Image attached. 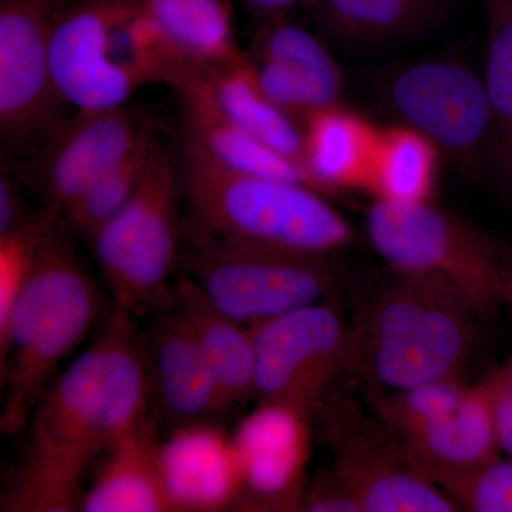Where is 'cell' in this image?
<instances>
[{"mask_svg":"<svg viewBox=\"0 0 512 512\" xmlns=\"http://www.w3.org/2000/svg\"><path fill=\"white\" fill-rule=\"evenodd\" d=\"M309 417L261 400L232 434L241 471L237 507L252 511H302L311 450Z\"/></svg>","mask_w":512,"mask_h":512,"instance_id":"4fadbf2b","label":"cell"},{"mask_svg":"<svg viewBox=\"0 0 512 512\" xmlns=\"http://www.w3.org/2000/svg\"><path fill=\"white\" fill-rule=\"evenodd\" d=\"M170 303L194 333L227 413L254 399L255 353L249 326L220 311L187 275L174 282Z\"/></svg>","mask_w":512,"mask_h":512,"instance_id":"d6986e66","label":"cell"},{"mask_svg":"<svg viewBox=\"0 0 512 512\" xmlns=\"http://www.w3.org/2000/svg\"><path fill=\"white\" fill-rule=\"evenodd\" d=\"M390 106L461 165L495 167L493 111L484 79L464 64L427 60L394 74Z\"/></svg>","mask_w":512,"mask_h":512,"instance_id":"8fae6325","label":"cell"},{"mask_svg":"<svg viewBox=\"0 0 512 512\" xmlns=\"http://www.w3.org/2000/svg\"><path fill=\"white\" fill-rule=\"evenodd\" d=\"M265 93L303 120L315 111L338 104L342 74L322 42L301 26L268 22L248 56Z\"/></svg>","mask_w":512,"mask_h":512,"instance_id":"2e32d148","label":"cell"},{"mask_svg":"<svg viewBox=\"0 0 512 512\" xmlns=\"http://www.w3.org/2000/svg\"><path fill=\"white\" fill-rule=\"evenodd\" d=\"M427 476L470 470L503 457L495 430L493 394L483 382L471 386L450 412L400 437Z\"/></svg>","mask_w":512,"mask_h":512,"instance_id":"44dd1931","label":"cell"},{"mask_svg":"<svg viewBox=\"0 0 512 512\" xmlns=\"http://www.w3.org/2000/svg\"><path fill=\"white\" fill-rule=\"evenodd\" d=\"M184 271L220 311L251 326L336 302L345 285L329 254L228 241L191 232Z\"/></svg>","mask_w":512,"mask_h":512,"instance_id":"8992f818","label":"cell"},{"mask_svg":"<svg viewBox=\"0 0 512 512\" xmlns=\"http://www.w3.org/2000/svg\"><path fill=\"white\" fill-rule=\"evenodd\" d=\"M488 387H490V384H488ZM490 390L491 394H493L495 430H497L498 444H500L503 456L512 457V393L497 392V390H493L491 387Z\"/></svg>","mask_w":512,"mask_h":512,"instance_id":"d6a6232c","label":"cell"},{"mask_svg":"<svg viewBox=\"0 0 512 512\" xmlns=\"http://www.w3.org/2000/svg\"><path fill=\"white\" fill-rule=\"evenodd\" d=\"M181 190L195 234L329 255L352 237L345 218L308 185L228 170L188 148Z\"/></svg>","mask_w":512,"mask_h":512,"instance_id":"277c9868","label":"cell"},{"mask_svg":"<svg viewBox=\"0 0 512 512\" xmlns=\"http://www.w3.org/2000/svg\"><path fill=\"white\" fill-rule=\"evenodd\" d=\"M484 83L493 111L495 168L512 185V0H490Z\"/></svg>","mask_w":512,"mask_h":512,"instance_id":"484cf974","label":"cell"},{"mask_svg":"<svg viewBox=\"0 0 512 512\" xmlns=\"http://www.w3.org/2000/svg\"><path fill=\"white\" fill-rule=\"evenodd\" d=\"M197 70L234 62L239 49L228 0H134Z\"/></svg>","mask_w":512,"mask_h":512,"instance_id":"cb8c5ba5","label":"cell"},{"mask_svg":"<svg viewBox=\"0 0 512 512\" xmlns=\"http://www.w3.org/2000/svg\"><path fill=\"white\" fill-rule=\"evenodd\" d=\"M367 235L396 271L439 279L485 318L504 303V268L494 245L473 228L426 202L377 200Z\"/></svg>","mask_w":512,"mask_h":512,"instance_id":"ba28073f","label":"cell"},{"mask_svg":"<svg viewBox=\"0 0 512 512\" xmlns=\"http://www.w3.org/2000/svg\"><path fill=\"white\" fill-rule=\"evenodd\" d=\"M202 73L212 96L229 119L305 171L303 124L265 93L248 55Z\"/></svg>","mask_w":512,"mask_h":512,"instance_id":"603a6c76","label":"cell"},{"mask_svg":"<svg viewBox=\"0 0 512 512\" xmlns=\"http://www.w3.org/2000/svg\"><path fill=\"white\" fill-rule=\"evenodd\" d=\"M316 416L332 448L330 470L362 512L460 511L380 417L363 419L332 396Z\"/></svg>","mask_w":512,"mask_h":512,"instance_id":"30bf717a","label":"cell"},{"mask_svg":"<svg viewBox=\"0 0 512 512\" xmlns=\"http://www.w3.org/2000/svg\"><path fill=\"white\" fill-rule=\"evenodd\" d=\"M177 92L184 121V148L228 170L313 188L302 167L249 136L229 119L212 96L204 73L191 74Z\"/></svg>","mask_w":512,"mask_h":512,"instance_id":"ac0fdd59","label":"cell"},{"mask_svg":"<svg viewBox=\"0 0 512 512\" xmlns=\"http://www.w3.org/2000/svg\"><path fill=\"white\" fill-rule=\"evenodd\" d=\"M302 511L362 512L356 498L340 483L332 470L320 473L315 483L306 490Z\"/></svg>","mask_w":512,"mask_h":512,"instance_id":"4dcf8cb0","label":"cell"},{"mask_svg":"<svg viewBox=\"0 0 512 512\" xmlns=\"http://www.w3.org/2000/svg\"><path fill=\"white\" fill-rule=\"evenodd\" d=\"M156 147L151 140L87 185L62 214L70 227L90 241L136 194Z\"/></svg>","mask_w":512,"mask_h":512,"instance_id":"4316f807","label":"cell"},{"mask_svg":"<svg viewBox=\"0 0 512 512\" xmlns=\"http://www.w3.org/2000/svg\"><path fill=\"white\" fill-rule=\"evenodd\" d=\"M23 200L18 181L12 177L8 168L2 165L0 174V235L9 234L22 228L32 220Z\"/></svg>","mask_w":512,"mask_h":512,"instance_id":"1f68e13d","label":"cell"},{"mask_svg":"<svg viewBox=\"0 0 512 512\" xmlns=\"http://www.w3.org/2000/svg\"><path fill=\"white\" fill-rule=\"evenodd\" d=\"M156 421L114 441L82 497L84 512L174 511L160 464Z\"/></svg>","mask_w":512,"mask_h":512,"instance_id":"ffe728a7","label":"cell"},{"mask_svg":"<svg viewBox=\"0 0 512 512\" xmlns=\"http://www.w3.org/2000/svg\"><path fill=\"white\" fill-rule=\"evenodd\" d=\"M379 133L369 121L339 104L306 117L303 167L313 188L369 190Z\"/></svg>","mask_w":512,"mask_h":512,"instance_id":"7402d4cb","label":"cell"},{"mask_svg":"<svg viewBox=\"0 0 512 512\" xmlns=\"http://www.w3.org/2000/svg\"><path fill=\"white\" fill-rule=\"evenodd\" d=\"M485 382L490 384L491 389L497 392L512 393V356L503 366L498 367L494 373L485 379Z\"/></svg>","mask_w":512,"mask_h":512,"instance_id":"e575fe53","label":"cell"},{"mask_svg":"<svg viewBox=\"0 0 512 512\" xmlns=\"http://www.w3.org/2000/svg\"><path fill=\"white\" fill-rule=\"evenodd\" d=\"M504 303H507L512 308V269L508 271L507 279H505Z\"/></svg>","mask_w":512,"mask_h":512,"instance_id":"d590c367","label":"cell"},{"mask_svg":"<svg viewBox=\"0 0 512 512\" xmlns=\"http://www.w3.org/2000/svg\"><path fill=\"white\" fill-rule=\"evenodd\" d=\"M180 197L173 158L157 144L136 194L90 239L114 305L134 315L170 302L180 259Z\"/></svg>","mask_w":512,"mask_h":512,"instance_id":"52a82bcc","label":"cell"},{"mask_svg":"<svg viewBox=\"0 0 512 512\" xmlns=\"http://www.w3.org/2000/svg\"><path fill=\"white\" fill-rule=\"evenodd\" d=\"M151 140L146 121L128 104L77 111L47 156L42 174L47 212L59 218L87 185Z\"/></svg>","mask_w":512,"mask_h":512,"instance_id":"9a60e30c","label":"cell"},{"mask_svg":"<svg viewBox=\"0 0 512 512\" xmlns=\"http://www.w3.org/2000/svg\"><path fill=\"white\" fill-rule=\"evenodd\" d=\"M476 316L439 279L392 269L356 313L355 369L384 393L458 376L473 346Z\"/></svg>","mask_w":512,"mask_h":512,"instance_id":"3957f363","label":"cell"},{"mask_svg":"<svg viewBox=\"0 0 512 512\" xmlns=\"http://www.w3.org/2000/svg\"><path fill=\"white\" fill-rule=\"evenodd\" d=\"M144 338L151 416L168 430L220 423L224 402L211 367L183 315L168 302Z\"/></svg>","mask_w":512,"mask_h":512,"instance_id":"5bb4252c","label":"cell"},{"mask_svg":"<svg viewBox=\"0 0 512 512\" xmlns=\"http://www.w3.org/2000/svg\"><path fill=\"white\" fill-rule=\"evenodd\" d=\"M57 92L77 111L116 109L150 84L177 89L201 72L134 0H74L52 36Z\"/></svg>","mask_w":512,"mask_h":512,"instance_id":"7a4b0ae2","label":"cell"},{"mask_svg":"<svg viewBox=\"0 0 512 512\" xmlns=\"http://www.w3.org/2000/svg\"><path fill=\"white\" fill-rule=\"evenodd\" d=\"M56 221L47 228L35 268L0 329V373L5 400L3 434L25 429L40 396L64 360L96 329L103 301Z\"/></svg>","mask_w":512,"mask_h":512,"instance_id":"6da1fadb","label":"cell"},{"mask_svg":"<svg viewBox=\"0 0 512 512\" xmlns=\"http://www.w3.org/2000/svg\"><path fill=\"white\" fill-rule=\"evenodd\" d=\"M67 0H0V130L29 140L53 123L62 97L52 66V36Z\"/></svg>","mask_w":512,"mask_h":512,"instance_id":"7c38bea8","label":"cell"},{"mask_svg":"<svg viewBox=\"0 0 512 512\" xmlns=\"http://www.w3.org/2000/svg\"><path fill=\"white\" fill-rule=\"evenodd\" d=\"M160 464L174 511L237 507L241 490L237 450L220 423L171 430L160 444Z\"/></svg>","mask_w":512,"mask_h":512,"instance_id":"e0dca14e","label":"cell"},{"mask_svg":"<svg viewBox=\"0 0 512 512\" xmlns=\"http://www.w3.org/2000/svg\"><path fill=\"white\" fill-rule=\"evenodd\" d=\"M256 397L312 419L343 373L355 369V343L335 302H320L249 326Z\"/></svg>","mask_w":512,"mask_h":512,"instance_id":"9c48e42d","label":"cell"},{"mask_svg":"<svg viewBox=\"0 0 512 512\" xmlns=\"http://www.w3.org/2000/svg\"><path fill=\"white\" fill-rule=\"evenodd\" d=\"M439 151L412 127L380 130L369 191L375 192L377 200L429 201L436 185Z\"/></svg>","mask_w":512,"mask_h":512,"instance_id":"d4e9b609","label":"cell"},{"mask_svg":"<svg viewBox=\"0 0 512 512\" xmlns=\"http://www.w3.org/2000/svg\"><path fill=\"white\" fill-rule=\"evenodd\" d=\"M29 423L28 456L9 484L3 510H80L84 471L107 448L101 332L49 383Z\"/></svg>","mask_w":512,"mask_h":512,"instance_id":"5b68a950","label":"cell"},{"mask_svg":"<svg viewBox=\"0 0 512 512\" xmlns=\"http://www.w3.org/2000/svg\"><path fill=\"white\" fill-rule=\"evenodd\" d=\"M333 25L357 39L414 32L440 9V0H316Z\"/></svg>","mask_w":512,"mask_h":512,"instance_id":"83f0119b","label":"cell"},{"mask_svg":"<svg viewBox=\"0 0 512 512\" xmlns=\"http://www.w3.org/2000/svg\"><path fill=\"white\" fill-rule=\"evenodd\" d=\"M430 477L460 510L512 512V457H500L470 470L440 471Z\"/></svg>","mask_w":512,"mask_h":512,"instance_id":"f546056e","label":"cell"},{"mask_svg":"<svg viewBox=\"0 0 512 512\" xmlns=\"http://www.w3.org/2000/svg\"><path fill=\"white\" fill-rule=\"evenodd\" d=\"M239 2L247 6L258 18L264 19L266 22H274V20L284 19L289 10L312 2V0H239Z\"/></svg>","mask_w":512,"mask_h":512,"instance_id":"836d02e7","label":"cell"},{"mask_svg":"<svg viewBox=\"0 0 512 512\" xmlns=\"http://www.w3.org/2000/svg\"><path fill=\"white\" fill-rule=\"evenodd\" d=\"M470 387L454 376L400 392L383 393L375 402L377 416L397 436L403 437L453 410Z\"/></svg>","mask_w":512,"mask_h":512,"instance_id":"f1b7e54d","label":"cell"}]
</instances>
